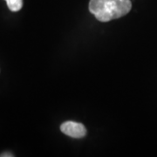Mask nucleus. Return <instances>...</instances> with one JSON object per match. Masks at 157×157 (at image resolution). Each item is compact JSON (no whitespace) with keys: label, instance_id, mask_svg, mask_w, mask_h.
Listing matches in <instances>:
<instances>
[{"label":"nucleus","instance_id":"f03ea898","mask_svg":"<svg viewBox=\"0 0 157 157\" xmlns=\"http://www.w3.org/2000/svg\"><path fill=\"white\" fill-rule=\"evenodd\" d=\"M60 130L65 135L75 139L83 138L86 135V129L84 125L74 121L64 122L60 126Z\"/></svg>","mask_w":157,"mask_h":157},{"label":"nucleus","instance_id":"20e7f679","mask_svg":"<svg viewBox=\"0 0 157 157\" xmlns=\"http://www.w3.org/2000/svg\"><path fill=\"white\" fill-rule=\"evenodd\" d=\"M10 156H13V155H11V154H10V153H5V155H4V154L0 155V157H10Z\"/></svg>","mask_w":157,"mask_h":157},{"label":"nucleus","instance_id":"7ed1b4c3","mask_svg":"<svg viewBox=\"0 0 157 157\" xmlns=\"http://www.w3.org/2000/svg\"><path fill=\"white\" fill-rule=\"evenodd\" d=\"M8 8L11 11H18L23 6V0H6Z\"/></svg>","mask_w":157,"mask_h":157},{"label":"nucleus","instance_id":"f257e3e1","mask_svg":"<svg viewBox=\"0 0 157 157\" xmlns=\"http://www.w3.org/2000/svg\"><path fill=\"white\" fill-rule=\"evenodd\" d=\"M132 8L130 0H90L89 11L101 22L123 17Z\"/></svg>","mask_w":157,"mask_h":157}]
</instances>
